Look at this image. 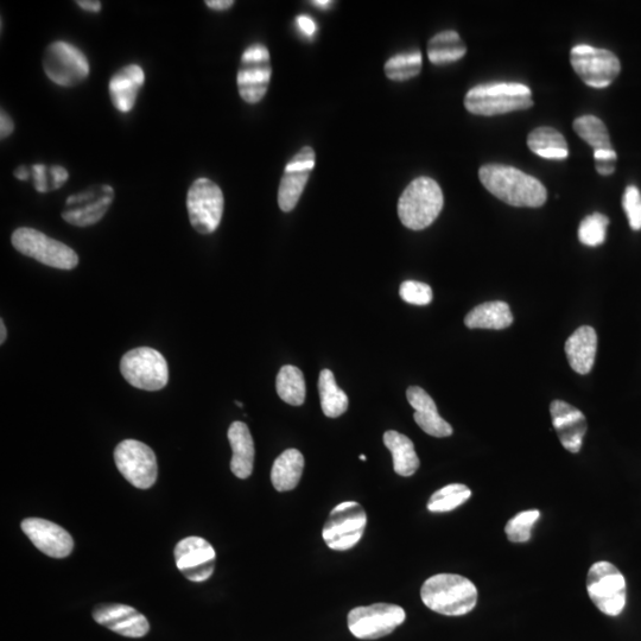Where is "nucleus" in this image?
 Masks as SVG:
<instances>
[{
    "mask_svg": "<svg viewBox=\"0 0 641 641\" xmlns=\"http://www.w3.org/2000/svg\"><path fill=\"white\" fill-rule=\"evenodd\" d=\"M479 179L495 198L513 207H542L547 201V189L535 177L503 164L481 167Z\"/></svg>",
    "mask_w": 641,
    "mask_h": 641,
    "instance_id": "f257e3e1",
    "label": "nucleus"
},
{
    "mask_svg": "<svg viewBox=\"0 0 641 641\" xmlns=\"http://www.w3.org/2000/svg\"><path fill=\"white\" fill-rule=\"evenodd\" d=\"M421 598L431 611L447 617H461L477 606L478 589L466 577L440 574L424 582Z\"/></svg>",
    "mask_w": 641,
    "mask_h": 641,
    "instance_id": "f03ea898",
    "label": "nucleus"
},
{
    "mask_svg": "<svg viewBox=\"0 0 641 641\" xmlns=\"http://www.w3.org/2000/svg\"><path fill=\"white\" fill-rule=\"evenodd\" d=\"M465 106L475 116H498L530 109L533 106L532 93L528 86L517 82L479 85L467 93Z\"/></svg>",
    "mask_w": 641,
    "mask_h": 641,
    "instance_id": "7ed1b4c3",
    "label": "nucleus"
},
{
    "mask_svg": "<svg viewBox=\"0 0 641 641\" xmlns=\"http://www.w3.org/2000/svg\"><path fill=\"white\" fill-rule=\"evenodd\" d=\"M443 203L439 183L430 177H418L409 184L399 199V219L410 230L422 231L439 218Z\"/></svg>",
    "mask_w": 641,
    "mask_h": 641,
    "instance_id": "20e7f679",
    "label": "nucleus"
},
{
    "mask_svg": "<svg viewBox=\"0 0 641 641\" xmlns=\"http://www.w3.org/2000/svg\"><path fill=\"white\" fill-rule=\"evenodd\" d=\"M12 245L22 255L34 258L37 262L60 270H73L79 264V257L66 244L49 238L34 228H18L12 234Z\"/></svg>",
    "mask_w": 641,
    "mask_h": 641,
    "instance_id": "39448f33",
    "label": "nucleus"
},
{
    "mask_svg": "<svg viewBox=\"0 0 641 641\" xmlns=\"http://www.w3.org/2000/svg\"><path fill=\"white\" fill-rule=\"evenodd\" d=\"M120 372L126 382L139 390H162L169 382L167 360L161 352L150 347H139L126 353L120 361Z\"/></svg>",
    "mask_w": 641,
    "mask_h": 641,
    "instance_id": "423d86ee",
    "label": "nucleus"
},
{
    "mask_svg": "<svg viewBox=\"0 0 641 641\" xmlns=\"http://www.w3.org/2000/svg\"><path fill=\"white\" fill-rule=\"evenodd\" d=\"M587 592L593 604L609 617H618L626 606V580L609 562L593 564L588 571Z\"/></svg>",
    "mask_w": 641,
    "mask_h": 641,
    "instance_id": "0eeeda50",
    "label": "nucleus"
},
{
    "mask_svg": "<svg viewBox=\"0 0 641 641\" xmlns=\"http://www.w3.org/2000/svg\"><path fill=\"white\" fill-rule=\"evenodd\" d=\"M366 526L364 507L355 501H345L330 512L323 526V541L334 551L351 550L363 538Z\"/></svg>",
    "mask_w": 641,
    "mask_h": 641,
    "instance_id": "6e6552de",
    "label": "nucleus"
},
{
    "mask_svg": "<svg viewBox=\"0 0 641 641\" xmlns=\"http://www.w3.org/2000/svg\"><path fill=\"white\" fill-rule=\"evenodd\" d=\"M225 199L222 190L213 181L196 180L189 188L187 209L190 224L201 234H211L217 231L222 214H224Z\"/></svg>",
    "mask_w": 641,
    "mask_h": 641,
    "instance_id": "1a4fd4ad",
    "label": "nucleus"
},
{
    "mask_svg": "<svg viewBox=\"0 0 641 641\" xmlns=\"http://www.w3.org/2000/svg\"><path fill=\"white\" fill-rule=\"evenodd\" d=\"M43 68L48 78L62 87H74L90 75V63L80 49L68 42H54L43 56Z\"/></svg>",
    "mask_w": 641,
    "mask_h": 641,
    "instance_id": "9d476101",
    "label": "nucleus"
},
{
    "mask_svg": "<svg viewBox=\"0 0 641 641\" xmlns=\"http://www.w3.org/2000/svg\"><path fill=\"white\" fill-rule=\"evenodd\" d=\"M118 471L131 485L139 490H148L158 477L157 459L147 444L136 440L120 442L114 450Z\"/></svg>",
    "mask_w": 641,
    "mask_h": 641,
    "instance_id": "9b49d317",
    "label": "nucleus"
},
{
    "mask_svg": "<svg viewBox=\"0 0 641 641\" xmlns=\"http://www.w3.org/2000/svg\"><path fill=\"white\" fill-rule=\"evenodd\" d=\"M406 619L402 607L376 604L357 607L348 614V628L355 638L374 640L389 636Z\"/></svg>",
    "mask_w": 641,
    "mask_h": 641,
    "instance_id": "f8f14e48",
    "label": "nucleus"
},
{
    "mask_svg": "<svg viewBox=\"0 0 641 641\" xmlns=\"http://www.w3.org/2000/svg\"><path fill=\"white\" fill-rule=\"evenodd\" d=\"M570 62L582 81L593 88L608 87L621 71L620 61L612 52L586 44L571 49Z\"/></svg>",
    "mask_w": 641,
    "mask_h": 641,
    "instance_id": "ddd939ff",
    "label": "nucleus"
},
{
    "mask_svg": "<svg viewBox=\"0 0 641 641\" xmlns=\"http://www.w3.org/2000/svg\"><path fill=\"white\" fill-rule=\"evenodd\" d=\"M272 68L268 48L262 43L252 44L241 56L238 72L240 97L249 104H257L265 97L271 81Z\"/></svg>",
    "mask_w": 641,
    "mask_h": 641,
    "instance_id": "4468645a",
    "label": "nucleus"
},
{
    "mask_svg": "<svg viewBox=\"0 0 641 641\" xmlns=\"http://www.w3.org/2000/svg\"><path fill=\"white\" fill-rule=\"evenodd\" d=\"M113 200L114 190L107 184L88 188L85 192L69 196L62 218L73 226L95 225L104 218Z\"/></svg>",
    "mask_w": 641,
    "mask_h": 641,
    "instance_id": "2eb2a0df",
    "label": "nucleus"
},
{
    "mask_svg": "<svg viewBox=\"0 0 641 641\" xmlns=\"http://www.w3.org/2000/svg\"><path fill=\"white\" fill-rule=\"evenodd\" d=\"M176 567L192 582H205L214 573L215 552L212 544L201 537H187L175 547Z\"/></svg>",
    "mask_w": 641,
    "mask_h": 641,
    "instance_id": "dca6fc26",
    "label": "nucleus"
},
{
    "mask_svg": "<svg viewBox=\"0 0 641 641\" xmlns=\"http://www.w3.org/2000/svg\"><path fill=\"white\" fill-rule=\"evenodd\" d=\"M22 530L35 547L53 558H66L74 549L73 537L49 520L28 518L22 522Z\"/></svg>",
    "mask_w": 641,
    "mask_h": 641,
    "instance_id": "f3484780",
    "label": "nucleus"
},
{
    "mask_svg": "<svg viewBox=\"0 0 641 641\" xmlns=\"http://www.w3.org/2000/svg\"><path fill=\"white\" fill-rule=\"evenodd\" d=\"M93 619L99 625L126 638H143L150 631L148 619L131 606L99 605L94 608Z\"/></svg>",
    "mask_w": 641,
    "mask_h": 641,
    "instance_id": "a211bd4d",
    "label": "nucleus"
},
{
    "mask_svg": "<svg viewBox=\"0 0 641 641\" xmlns=\"http://www.w3.org/2000/svg\"><path fill=\"white\" fill-rule=\"evenodd\" d=\"M550 412L552 425L562 446L570 453H579L588 430L585 415L575 406L563 401L552 402Z\"/></svg>",
    "mask_w": 641,
    "mask_h": 641,
    "instance_id": "6ab92c4d",
    "label": "nucleus"
},
{
    "mask_svg": "<svg viewBox=\"0 0 641 641\" xmlns=\"http://www.w3.org/2000/svg\"><path fill=\"white\" fill-rule=\"evenodd\" d=\"M406 397L412 408L415 409V422L425 434L434 437H448L453 434L452 425L444 421L437 411L434 399L421 387L411 386L406 392Z\"/></svg>",
    "mask_w": 641,
    "mask_h": 641,
    "instance_id": "aec40b11",
    "label": "nucleus"
},
{
    "mask_svg": "<svg viewBox=\"0 0 641 641\" xmlns=\"http://www.w3.org/2000/svg\"><path fill=\"white\" fill-rule=\"evenodd\" d=\"M144 81V71L138 65L126 66L114 74L109 84L110 97L114 107L123 113L132 111Z\"/></svg>",
    "mask_w": 641,
    "mask_h": 641,
    "instance_id": "412c9836",
    "label": "nucleus"
},
{
    "mask_svg": "<svg viewBox=\"0 0 641 641\" xmlns=\"http://www.w3.org/2000/svg\"><path fill=\"white\" fill-rule=\"evenodd\" d=\"M596 352H598V335L592 327L582 326L576 329L566 342L569 364L582 376L592 371Z\"/></svg>",
    "mask_w": 641,
    "mask_h": 641,
    "instance_id": "4be33fe9",
    "label": "nucleus"
},
{
    "mask_svg": "<svg viewBox=\"0 0 641 641\" xmlns=\"http://www.w3.org/2000/svg\"><path fill=\"white\" fill-rule=\"evenodd\" d=\"M228 441L232 448L231 471L239 479H247L255 463V442L249 427L243 422H234L228 429Z\"/></svg>",
    "mask_w": 641,
    "mask_h": 641,
    "instance_id": "5701e85b",
    "label": "nucleus"
},
{
    "mask_svg": "<svg viewBox=\"0 0 641 641\" xmlns=\"http://www.w3.org/2000/svg\"><path fill=\"white\" fill-rule=\"evenodd\" d=\"M384 443L390 450L393 459V469L401 477H411L420 468V459L416 454L414 443L408 436L390 430L384 434Z\"/></svg>",
    "mask_w": 641,
    "mask_h": 641,
    "instance_id": "b1692460",
    "label": "nucleus"
},
{
    "mask_svg": "<svg viewBox=\"0 0 641 641\" xmlns=\"http://www.w3.org/2000/svg\"><path fill=\"white\" fill-rule=\"evenodd\" d=\"M303 468L304 458L297 449H288L279 455L271 471V481L276 491H293L302 478Z\"/></svg>",
    "mask_w": 641,
    "mask_h": 641,
    "instance_id": "393cba45",
    "label": "nucleus"
},
{
    "mask_svg": "<svg viewBox=\"0 0 641 641\" xmlns=\"http://www.w3.org/2000/svg\"><path fill=\"white\" fill-rule=\"evenodd\" d=\"M512 323L510 306L503 301L482 303L471 310L465 319V325L471 329L500 330L510 327Z\"/></svg>",
    "mask_w": 641,
    "mask_h": 641,
    "instance_id": "a878e982",
    "label": "nucleus"
},
{
    "mask_svg": "<svg viewBox=\"0 0 641 641\" xmlns=\"http://www.w3.org/2000/svg\"><path fill=\"white\" fill-rule=\"evenodd\" d=\"M528 147L545 160L562 161L569 156L566 138L562 133L552 128H538L528 137Z\"/></svg>",
    "mask_w": 641,
    "mask_h": 641,
    "instance_id": "bb28decb",
    "label": "nucleus"
},
{
    "mask_svg": "<svg viewBox=\"0 0 641 641\" xmlns=\"http://www.w3.org/2000/svg\"><path fill=\"white\" fill-rule=\"evenodd\" d=\"M467 48L455 31H443L435 35L428 44V57L436 66L449 65L462 59Z\"/></svg>",
    "mask_w": 641,
    "mask_h": 641,
    "instance_id": "cd10ccee",
    "label": "nucleus"
},
{
    "mask_svg": "<svg viewBox=\"0 0 641 641\" xmlns=\"http://www.w3.org/2000/svg\"><path fill=\"white\" fill-rule=\"evenodd\" d=\"M319 392L323 414L338 418L348 410L349 399L344 390L335 382L332 371L323 370L319 378Z\"/></svg>",
    "mask_w": 641,
    "mask_h": 641,
    "instance_id": "c85d7f7f",
    "label": "nucleus"
},
{
    "mask_svg": "<svg viewBox=\"0 0 641 641\" xmlns=\"http://www.w3.org/2000/svg\"><path fill=\"white\" fill-rule=\"evenodd\" d=\"M276 389L285 403L300 406L306 401V380L300 368L283 366L276 379Z\"/></svg>",
    "mask_w": 641,
    "mask_h": 641,
    "instance_id": "c756f323",
    "label": "nucleus"
},
{
    "mask_svg": "<svg viewBox=\"0 0 641 641\" xmlns=\"http://www.w3.org/2000/svg\"><path fill=\"white\" fill-rule=\"evenodd\" d=\"M309 177V171L284 170L278 190V205L283 212H291L297 206Z\"/></svg>",
    "mask_w": 641,
    "mask_h": 641,
    "instance_id": "7c9ffc66",
    "label": "nucleus"
},
{
    "mask_svg": "<svg viewBox=\"0 0 641 641\" xmlns=\"http://www.w3.org/2000/svg\"><path fill=\"white\" fill-rule=\"evenodd\" d=\"M574 130L595 151L614 150L604 122L594 116H583L574 122Z\"/></svg>",
    "mask_w": 641,
    "mask_h": 641,
    "instance_id": "2f4dec72",
    "label": "nucleus"
},
{
    "mask_svg": "<svg viewBox=\"0 0 641 641\" xmlns=\"http://www.w3.org/2000/svg\"><path fill=\"white\" fill-rule=\"evenodd\" d=\"M422 54L420 50L397 54L385 63V74L393 81H406L421 73Z\"/></svg>",
    "mask_w": 641,
    "mask_h": 641,
    "instance_id": "473e14b6",
    "label": "nucleus"
},
{
    "mask_svg": "<svg viewBox=\"0 0 641 641\" xmlns=\"http://www.w3.org/2000/svg\"><path fill=\"white\" fill-rule=\"evenodd\" d=\"M472 497V491L465 485L452 484L441 488L431 495L428 510L433 513H443L458 509Z\"/></svg>",
    "mask_w": 641,
    "mask_h": 641,
    "instance_id": "72a5a7b5",
    "label": "nucleus"
},
{
    "mask_svg": "<svg viewBox=\"0 0 641 641\" xmlns=\"http://www.w3.org/2000/svg\"><path fill=\"white\" fill-rule=\"evenodd\" d=\"M31 176L38 193H49L61 188L67 182L69 174L61 165L48 168L43 164H35L31 168Z\"/></svg>",
    "mask_w": 641,
    "mask_h": 641,
    "instance_id": "f704fd0d",
    "label": "nucleus"
},
{
    "mask_svg": "<svg viewBox=\"0 0 641 641\" xmlns=\"http://www.w3.org/2000/svg\"><path fill=\"white\" fill-rule=\"evenodd\" d=\"M609 220L606 215L594 213L583 219L579 227V239L583 245L596 247L605 243Z\"/></svg>",
    "mask_w": 641,
    "mask_h": 641,
    "instance_id": "c9c22d12",
    "label": "nucleus"
},
{
    "mask_svg": "<svg viewBox=\"0 0 641 641\" xmlns=\"http://www.w3.org/2000/svg\"><path fill=\"white\" fill-rule=\"evenodd\" d=\"M541 517L538 510L520 512L509 520L505 526L507 538L512 543H526L530 541L533 525Z\"/></svg>",
    "mask_w": 641,
    "mask_h": 641,
    "instance_id": "e433bc0d",
    "label": "nucleus"
},
{
    "mask_svg": "<svg viewBox=\"0 0 641 641\" xmlns=\"http://www.w3.org/2000/svg\"><path fill=\"white\" fill-rule=\"evenodd\" d=\"M399 295L406 303L414 304V306H427L433 301V289L428 284L406 281L399 289Z\"/></svg>",
    "mask_w": 641,
    "mask_h": 641,
    "instance_id": "4c0bfd02",
    "label": "nucleus"
},
{
    "mask_svg": "<svg viewBox=\"0 0 641 641\" xmlns=\"http://www.w3.org/2000/svg\"><path fill=\"white\" fill-rule=\"evenodd\" d=\"M623 207L633 231L641 230V194L636 186L627 187Z\"/></svg>",
    "mask_w": 641,
    "mask_h": 641,
    "instance_id": "58836bf2",
    "label": "nucleus"
},
{
    "mask_svg": "<svg viewBox=\"0 0 641 641\" xmlns=\"http://www.w3.org/2000/svg\"><path fill=\"white\" fill-rule=\"evenodd\" d=\"M315 152L312 148L306 147L291 158L285 170L289 171H312L315 167Z\"/></svg>",
    "mask_w": 641,
    "mask_h": 641,
    "instance_id": "ea45409f",
    "label": "nucleus"
},
{
    "mask_svg": "<svg viewBox=\"0 0 641 641\" xmlns=\"http://www.w3.org/2000/svg\"><path fill=\"white\" fill-rule=\"evenodd\" d=\"M595 169L599 174L608 176L615 171V162L618 155L615 150L595 151L594 152Z\"/></svg>",
    "mask_w": 641,
    "mask_h": 641,
    "instance_id": "a19ab883",
    "label": "nucleus"
},
{
    "mask_svg": "<svg viewBox=\"0 0 641 641\" xmlns=\"http://www.w3.org/2000/svg\"><path fill=\"white\" fill-rule=\"evenodd\" d=\"M296 25L298 30H300L301 33L304 36H307L308 38L314 37L317 33V25L314 19L310 16H307V15L297 16Z\"/></svg>",
    "mask_w": 641,
    "mask_h": 641,
    "instance_id": "79ce46f5",
    "label": "nucleus"
},
{
    "mask_svg": "<svg viewBox=\"0 0 641 641\" xmlns=\"http://www.w3.org/2000/svg\"><path fill=\"white\" fill-rule=\"evenodd\" d=\"M14 129L15 125L9 114L2 111V116H0V136H2V139L11 136Z\"/></svg>",
    "mask_w": 641,
    "mask_h": 641,
    "instance_id": "37998d69",
    "label": "nucleus"
},
{
    "mask_svg": "<svg viewBox=\"0 0 641 641\" xmlns=\"http://www.w3.org/2000/svg\"><path fill=\"white\" fill-rule=\"evenodd\" d=\"M206 5L213 10L225 11L231 9L234 2L232 0H207Z\"/></svg>",
    "mask_w": 641,
    "mask_h": 641,
    "instance_id": "c03bdc74",
    "label": "nucleus"
},
{
    "mask_svg": "<svg viewBox=\"0 0 641 641\" xmlns=\"http://www.w3.org/2000/svg\"><path fill=\"white\" fill-rule=\"evenodd\" d=\"M76 4H78L81 9L88 12H95V14L101 10V3L97 2V0H81V2H76Z\"/></svg>",
    "mask_w": 641,
    "mask_h": 641,
    "instance_id": "a18cd8bd",
    "label": "nucleus"
},
{
    "mask_svg": "<svg viewBox=\"0 0 641 641\" xmlns=\"http://www.w3.org/2000/svg\"><path fill=\"white\" fill-rule=\"evenodd\" d=\"M30 175H31V173H30V171L27 169V167H19V168L15 171L16 179L21 180V181H27V180H29Z\"/></svg>",
    "mask_w": 641,
    "mask_h": 641,
    "instance_id": "49530a36",
    "label": "nucleus"
},
{
    "mask_svg": "<svg viewBox=\"0 0 641 641\" xmlns=\"http://www.w3.org/2000/svg\"><path fill=\"white\" fill-rule=\"evenodd\" d=\"M0 333H2V335H0V344L3 345L6 341V338H8V332H6V327L3 320L0 321Z\"/></svg>",
    "mask_w": 641,
    "mask_h": 641,
    "instance_id": "de8ad7c7",
    "label": "nucleus"
},
{
    "mask_svg": "<svg viewBox=\"0 0 641 641\" xmlns=\"http://www.w3.org/2000/svg\"><path fill=\"white\" fill-rule=\"evenodd\" d=\"M312 4L317 6V8H320V9H328L330 4H332V2H329V0H323V2L322 0H315V2H312Z\"/></svg>",
    "mask_w": 641,
    "mask_h": 641,
    "instance_id": "09e8293b",
    "label": "nucleus"
},
{
    "mask_svg": "<svg viewBox=\"0 0 641 641\" xmlns=\"http://www.w3.org/2000/svg\"><path fill=\"white\" fill-rule=\"evenodd\" d=\"M360 460L366 461V460H367V458H366V456H365V455H360Z\"/></svg>",
    "mask_w": 641,
    "mask_h": 641,
    "instance_id": "8fccbe9b",
    "label": "nucleus"
},
{
    "mask_svg": "<svg viewBox=\"0 0 641 641\" xmlns=\"http://www.w3.org/2000/svg\"><path fill=\"white\" fill-rule=\"evenodd\" d=\"M236 403L239 406V408H243V406H244L243 404H241L240 402H236Z\"/></svg>",
    "mask_w": 641,
    "mask_h": 641,
    "instance_id": "3c124183",
    "label": "nucleus"
}]
</instances>
